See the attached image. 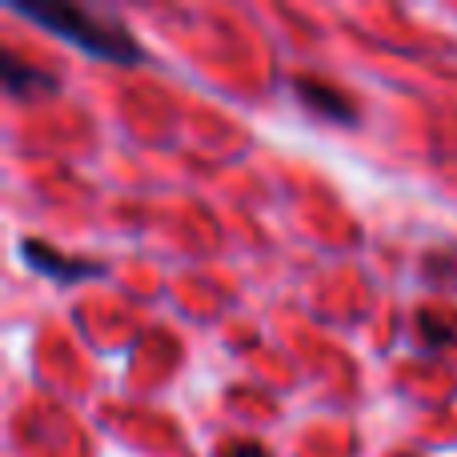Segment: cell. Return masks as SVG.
<instances>
[{
	"label": "cell",
	"mask_w": 457,
	"mask_h": 457,
	"mask_svg": "<svg viewBox=\"0 0 457 457\" xmlns=\"http://www.w3.org/2000/svg\"><path fill=\"white\" fill-rule=\"evenodd\" d=\"M217 457H269V450L257 442H225L221 450H217Z\"/></svg>",
	"instance_id": "cell-5"
},
{
	"label": "cell",
	"mask_w": 457,
	"mask_h": 457,
	"mask_svg": "<svg viewBox=\"0 0 457 457\" xmlns=\"http://www.w3.org/2000/svg\"><path fill=\"white\" fill-rule=\"evenodd\" d=\"M4 85H8V93L21 96V101L32 93V88L56 93V77H53V72H40V69H32V64H21L12 53H4Z\"/></svg>",
	"instance_id": "cell-4"
},
{
	"label": "cell",
	"mask_w": 457,
	"mask_h": 457,
	"mask_svg": "<svg viewBox=\"0 0 457 457\" xmlns=\"http://www.w3.org/2000/svg\"><path fill=\"white\" fill-rule=\"evenodd\" d=\"M293 93H297V101L305 104V109L321 112L325 120H337V125H353V120L361 117L353 96H345L341 88L325 85V80H317V77H293Z\"/></svg>",
	"instance_id": "cell-2"
},
{
	"label": "cell",
	"mask_w": 457,
	"mask_h": 457,
	"mask_svg": "<svg viewBox=\"0 0 457 457\" xmlns=\"http://www.w3.org/2000/svg\"><path fill=\"white\" fill-rule=\"evenodd\" d=\"M21 253H24V261H29V269H37V273L53 277V281H64V285L101 273V265L80 261V257H64V253H56L53 245H45V241H21Z\"/></svg>",
	"instance_id": "cell-3"
},
{
	"label": "cell",
	"mask_w": 457,
	"mask_h": 457,
	"mask_svg": "<svg viewBox=\"0 0 457 457\" xmlns=\"http://www.w3.org/2000/svg\"><path fill=\"white\" fill-rule=\"evenodd\" d=\"M16 12L29 16L32 24L56 32L61 40L77 45L80 53L101 56V61L112 64H137L141 61V45L133 40V32L117 21H104V16H93L85 8L69 4V0H53V4H29V0H16Z\"/></svg>",
	"instance_id": "cell-1"
}]
</instances>
